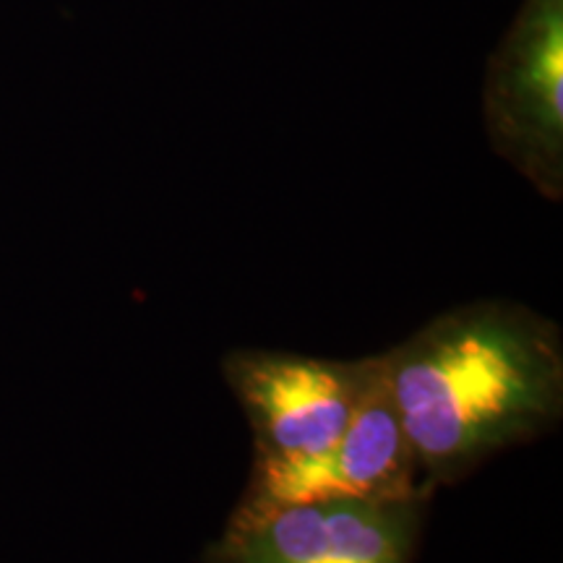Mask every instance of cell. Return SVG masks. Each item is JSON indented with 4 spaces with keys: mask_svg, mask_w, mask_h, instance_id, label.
Returning <instances> with one entry per match:
<instances>
[{
    "mask_svg": "<svg viewBox=\"0 0 563 563\" xmlns=\"http://www.w3.org/2000/svg\"><path fill=\"white\" fill-rule=\"evenodd\" d=\"M399 422L422 477L456 485L563 418V336L514 300H475L384 352Z\"/></svg>",
    "mask_w": 563,
    "mask_h": 563,
    "instance_id": "obj_1",
    "label": "cell"
},
{
    "mask_svg": "<svg viewBox=\"0 0 563 563\" xmlns=\"http://www.w3.org/2000/svg\"><path fill=\"white\" fill-rule=\"evenodd\" d=\"M394 407L384 355L363 357L357 407L329 452L300 462H253L238 517L329 498L433 496Z\"/></svg>",
    "mask_w": 563,
    "mask_h": 563,
    "instance_id": "obj_2",
    "label": "cell"
},
{
    "mask_svg": "<svg viewBox=\"0 0 563 563\" xmlns=\"http://www.w3.org/2000/svg\"><path fill=\"white\" fill-rule=\"evenodd\" d=\"M431 498H329L230 514L201 563H412Z\"/></svg>",
    "mask_w": 563,
    "mask_h": 563,
    "instance_id": "obj_3",
    "label": "cell"
},
{
    "mask_svg": "<svg viewBox=\"0 0 563 563\" xmlns=\"http://www.w3.org/2000/svg\"><path fill=\"white\" fill-rule=\"evenodd\" d=\"M490 146L545 199L563 196V0H525L483 89Z\"/></svg>",
    "mask_w": 563,
    "mask_h": 563,
    "instance_id": "obj_4",
    "label": "cell"
},
{
    "mask_svg": "<svg viewBox=\"0 0 563 563\" xmlns=\"http://www.w3.org/2000/svg\"><path fill=\"white\" fill-rule=\"evenodd\" d=\"M220 368L249 418L253 462H300L329 452L347 431L363 384V357L232 350Z\"/></svg>",
    "mask_w": 563,
    "mask_h": 563,
    "instance_id": "obj_5",
    "label": "cell"
}]
</instances>
